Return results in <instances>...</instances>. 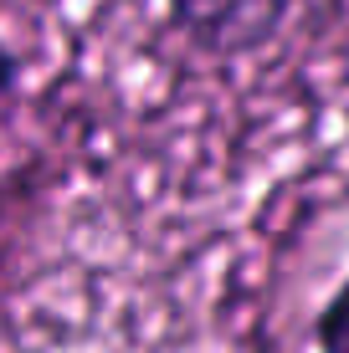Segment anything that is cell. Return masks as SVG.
<instances>
[{"label":"cell","instance_id":"obj_1","mask_svg":"<svg viewBox=\"0 0 349 353\" xmlns=\"http://www.w3.org/2000/svg\"><path fill=\"white\" fill-rule=\"evenodd\" d=\"M170 26L206 57H252L283 31L293 0H164Z\"/></svg>","mask_w":349,"mask_h":353},{"label":"cell","instance_id":"obj_2","mask_svg":"<svg viewBox=\"0 0 349 353\" xmlns=\"http://www.w3.org/2000/svg\"><path fill=\"white\" fill-rule=\"evenodd\" d=\"M314 343H319V353H349V276L323 302V312L314 323Z\"/></svg>","mask_w":349,"mask_h":353},{"label":"cell","instance_id":"obj_3","mask_svg":"<svg viewBox=\"0 0 349 353\" xmlns=\"http://www.w3.org/2000/svg\"><path fill=\"white\" fill-rule=\"evenodd\" d=\"M16 77H21V57L10 52V46H0V97L16 88Z\"/></svg>","mask_w":349,"mask_h":353}]
</instances>
